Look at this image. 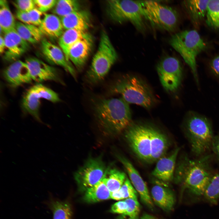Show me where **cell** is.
Returning <instances> with one entry per match:
<instances>
[{
    "label": "cell",
    "mask_w": 219,
    "mask_h": 219,
    "mask_svg": "<svg viewBox=\"0 0 219 219\" xmlns=\"http://www.w3.org/2000/svg\"><path fill=\"white\" fill-rule=\"evenodd\" d=\"M94 114L100 125L109 131L120 133L131 123L129 103L122 98L99 99L92 103Z\"/></svg>",
    "instance_id": "6da1fadb"
},
{
    "label": "cell",
    "mask_w": 219,
    "mask_h": 219,
    "mask_svg": "<svg viewBox=\"0 0 219 219\" xmlns=\"http://www.w3.org/2000/svg\"><path fill=\"white\" fill-rule=\"evenodd\" d=\"M212 157L207 155L196 159L185 158L179 167V176L184 189L196 196L203 195L214 173L210 165Z\"/></svg>",
    "instance_id": "7a4b0ae2"
},
{
    "label": "cell",
    "mask_w": 219,
    "mask_h": 219,
    "mask_svg": "<svg viewBox=\"0 0 219 219\" xmlns=\"http://www.w3.org/2000/svg\"><path fill=\"white\" fill-rule=\"evenodd\" d=\"M112 93L119 94L128 103L140 106L147 109L152 107L156 99L149 86L143 79L133 75L122 76L112 85Z\"/></svg>",
    "instance_id": "3957f363"
},
{
    "label": "cell",
    "mask_w": 219,
    "mask_h": 219,
    "mask_svg": "<svg viewBox=\"0 0 219 219\" xmlns=\"http://www.w3.org/2000/svg\"><path fill=\"white\" fill-rule=\"evenodd\" d=\"M185 129L194 155L197 157L202 156L212 149L215 136L211 124L207 119L191 113L186 121Z\"/></svg>",
    "instance_id": "277c9868"
},
{
    "label": "cell",
    "mask_w": 219,
    "mask_h": 219,
    "mask_svg": "<svg viewBox=\"0 0 219 219\" xmlns=\"http://www.w3.org/2000/svg\"><path fill=\"white\" fill-rule=\"evenodd\" d=\"M169 42L190 68L196 81L198 83L196 58L206 47L198 33L194 30L183 31L173 35Z\"/></svg>",
    "instance_id": "5b68a950"
},
{
    "label": "cell",
    "mask_w": 219,
    "mask_h": 219,
    "mask_svg": "<svg viewBox=\"0 0 219 219\" xmlns=\"http://www.w3.org/2000/svg\"><path fill=\"white\" fill-rule=\"evenodd\" d=\"M117 58L116 51L106 31H103L98 49L85 75L87 82L94 84L103 79Z\"/></svg>",
    "instance_id": "8992f818"
},
{
    "label": "cell",
    "mask_w": 219,
    "mask_h": 219,
    "mask_svg": "<svg viewBox=\"0 0 219 219\" xmlns=\"http://www.w3.org/2000/svg\"><path fill=\"white\" fill-rule=\"evenodd\" d=\"M106 11L109 18L121 23L130 22L138 31L145 29L141 1L110 0L106 2Z\"/></svg>",
    "instance_id": "52a82bcc"
},
{
    "label": "cell",
    "mask_w": 219,
    "mask_h": 219,
    "mask_svg": "<svg viewBox=\"0 0 219 219\" xmlns=\"http://www.w3.org/2000/svg\"><path fill=\"white\" fill-rule=\"evenodd\" d=\"M141 2L144 18L152 26L168 32L175 30L179 21L175 9L155 1L146 0Z\"/></svg>",
    "instance_id": "ba28073f"
},
{
    "label": "cell",
    "mask_w": 219,
    "mask_h": 219,
    "mask_svg": "<svg viewBox=\"0 0 219 219\" xmlns=\"http://www.w3.org/2000/svg\"><path fill=\"white\" fill-rule=\"evenodd\" d=\"M150 125L132 123L125 130V137L130 147L140 159L150 163Z\"/></svg>",
    "instance_id": "9c48e42d"
},
{
    "label": "cell",
    "mask_w": 219,
    "mask_h": 219,
    "mask_svg": "<svg viewBox=\"0 0 219 219\" xmlns=\"http://www.w3.org/2000/svg\"><path fill=\"white\" fill-rule=\"evenodd\" d=\"M41 99L53 103L60 101L57 93L40 83L30 88L25 93L22 101V107L24 111L40 122H41L39 109Z\"/></svg>",
    "instance_id": "30bf717a"
},
{
    "label": "cell",
    "mask_w": 219,
    "mask_h": 219,
    "mask_svg": "<svg viewBox=\"0 0 219 219\" xmlns=\"http://www.w3.org/2000/svg\"><path fill=\"white\" fill-rule=\"evenodd\" d=\"M156 70L162 85L166 91L173 92L178 89L182 81V70L177 58L171 56L164 57L157 64Z\"/></svg>",
    "instance_id": "8fae6325"
},
{
    "label": "cell",
    "mask_w": 219,
    "mask_h": 219,
    "mask_svg": "<svg viewBox=\"0 0 219 219\" xmlns=\"http://www.w3.org/2000/svg\"><path fill=\"white\" fill-rule=\"evenodd\" d=\"M106 170L100 158H90L75 173L74 177L80 189L85 191L103 178Z\"/></svg>",
    "instance_id": "7c38bea8"
},
{
    "label": "cell",
    "mask_w": 219,
    "mask_h": 219,
    "mask_svg": "<svg viewBox=\"0 0 219 219\" xmlns=\"http://www.w3.org/2000/svg\"><path fill=\"white\" fill-rule=\"evenodd\" d=\"M25 62L28 67L33 81L39 83L50 80L64 84L58 71L53 67L34 57L28 58Z\"/></svg>",
    "instance_id": "4fadbf2b"
},
{
    "label": "cell",
    "mask_w": 219,
    "mask_h": 219,
    "mask_svg": "<svg viewBox=\"0 0 219 219\" xmlns=\"http://www.w3.org/2000/svg\"><path fill=\"white\" fill-rule=\"evenodd\" d=\"M3 76L9 85L14 88L33 81L27 64L20 60L13 62L7 67L3 71Z\"/></svg>",
    "instance_id": "5bb4252c"
},
{
    "label": "cell",
    "mask_w": 219,
    "mask_h": 219,
    "mask_svg": "<svg viewBox=\"0 0 219 219\" xmlns=\"http://www.w3.org/2000/svg\"><path fill=\"white\" fill-rule=\"evenodd\" d=\"M117 157L126 169L131 182L142 201L149 208L153 209L154 205L147 187L138 171L126 158L120 155Z\"/></svg>",
    "instance_id": "9a60e30c"
},
{
    "label": "cell",
    "mask_w": 219,
    "mask_h": 219,
    "mask_svg": "<svg viewBox=\"0 0 219 219\" xmlns=\"http://www.w3.org/2000/svg\"><path fill=\"white\" fill-rule=\"evenodd\" d=\"M4 34L6 50L4 58L7 61L14 62L27 50L29 43L23 39L15 29Z\"/></svg>",
    "instance_id": "2e32d148"
},
{
    "label": "cell",
    "mask_w": 219,
    "mask_h": 219,
    "mask_svg": "<svg viewBox=\"0 0 219 219\" xmlns=\"http://www.w3.org/2000/svg\"><path fill=\"white\" fill-rule=\"evenodd\" d=\"M42 52L45 57L54 64L61 66L75 78L76 72L70 61L67 60L61 49L46 39L41 41Z\"/></svg>",
    "instance_id": "e0dca14e"
},
{
    "label": "cell",
    "mask_w": 219,
    "mask_h": 219,
    "mask_svg": "<svg viewBox=\"0 0 219 219\" xmlns=\"http://www.w3.org/2000/svg\"><path fill=\"white\" fill-rule=\"evenodd\" d=\"M180 148L175 149L169 155L163 157L157 161L152 175L158 180L169 182L173 178L175 164Z\"/></svg>",
    "instance_id": "ac0fdd59"
},
{
    "label": "cell",
    "mask_w": 219,
    "mask_h": 219,
    "mask_svg": "<svg viewBox=\"0 0 219 219\" xmlns=\"http://www.w3.org/2000/svg\"><path fill=\"white\" fill-rule=\"evenodd\" d=\"M91 35L77 42L70 49L68 54L69 60L79 69L85 64L90 53L92 46Z\"/></svg>",
    "instance_id": "d6986e66"
},
{
    "label": "cell",
    "mask_w": 219,
    "mask_h": 219,
    "mask_svg": "<svg viewBox=\"0 0 219 219\" xmlns=\"http://www.w3.org/2000/svg\"><path fill=\"white\" fill-rule=\"evenodd\" d=\"M64 29L87 32L91 26V19L87 11L79 10L61 18Z\"/></svg>",
    "instance_id": "ffe728a7"
},
{
    "label": "cell",
    "mask_w": 219,
    "mask_h": 219,
    "mask_svg": "<svg viewBox=\"0 0 219 219\" xmlns=\"http://www.w3.org/2000/svg\"><path fill=\"white\" fill-rule=\"evenodd\" d=\"M151 137L150 163L157 161L163 157L169 146L166 136L157 129L150 125Z\"/></svg>",
    "instance_id": "44dd1931"
},
{
    "label": "cell",
    "mask_w": 219,
    "mask_h": 219,
    "mask_svg": "<svg viewBox=\"0 0 219 219\" xmlns=\"http://www.w3.org/2000/svg\"><path fill=\"white\" fill-rule=\"evenodd\" d=\"M151 196L155 203L163 210L170 211L174 208L175 202L174 195L169 188L159 185L153 186Z\"/></svg>",
    "instance_id": "7402d4cb"
},
{
    "label": "cell",
    "mask_w": 219,
    "mask_h": 219,
    "mask_svg": "<svg viewBox=\"0 0 219 219\" xmlns=\"http://www.w3.org/2000/svg\"><path fill=\"white\" fill-rule=\"evenodd\" d=\"M90 35L87 32L75 29L66 30L64 32L59 38L58 43L67 61H69L68 54L71 47L78 41Z\"/></svg>",
    "instance_id": "603a6c76"
},
{
    "label": "cell",
    "mask_w": 219,
    "mask_h": 219,
    "mask_svg": "<svg viewBox=\"0 0 219 219\" xmlns=\"http://www.w3.org/2000/svg\"><path fill=\"white\" fill-rule=\"evenodd\" d=\"M110 199V192L107 186L105 177L86 190L83 197L84 200L88 203H96Z\"/></svg>",
    "instance_id": "cb8c5ba5"
},
{
    "label": "cell",
    "mask_w": 219,
    "mask_h": 219,
    "mask_svg": "<svg viewBox=\"0 0 219 219\" xmlns=\"http://www.w3.org/2000/svg\"><path fill=\"white\" fill-rule=\"evenodd\" d=\"M38 27L43 34L52 38H59L64 32L61 19L54 14H46Z\"/></svg>",
    "instance_id": "d4e9b609"
},
{
    "label": "cell",
    "mask_w": 219,
    "mask_h": 219,
    "mask_svg": "<svg viewBox=\"0 0 219 219\" xmlns=\"http://www.w3.org/2000/svg\"><path fill=\"white\" fill-rule=\"evenodd\" d=\"M46 204L53 213V219H72V209L68 202L61 200L50 195Z\"/></svg>",
    "instance_id": "484cf974"
},
{
    "label": "cell",
    "mask_w": 219,
    "mask_h": 219,
    "mask_svg": "<svg viewBox=\"0 0 219 219\" xmlns=\"http://www.w3.org/2000/svg\"><path fill=\"white\" fill-rule=\"evenodd\" d=\"M15 29L19 36L29 43H37L41 40L43 35L38 27L20 22H16Z\"/></svg>",
    "instance_id": "4316f807"
},
{
    "label": "cell",
    "mask_w": 219,
    "mask_h": 219,
    "mask_svg": "<svg viewBox=\"0 0 219 219\" xmlns=\"http://www.w3.org/2000/svg\"><path fill=\"white\" fill-rule=\"evenodd\" d=\"M209 0L185 1L184 4L192 19L199 21L206 15Z\"/></svg>",
    "instance_id": "83f0119b"
},
{
    "label": "cell",
    "mask_w": 219,
    "mask_h": 219,
    "mask_svg": "<svg viewBox=\"0 0 219 219\" xmlns=\"http://www.w3.org/2000/svg\"><path fill=\"white\" fill-rule=\"evenodd\" d=\"M16 23L7 1L5 0H0V32L2 30L5 33L15 30Z\"/></svg>",
    "instance_id": "f1b7e54d"
},
{
    "label": "cell",
    "mask_w": 219,
    "mask_h": 219,
    "mask_svg": "<svg viewBox=\"0 0 219 219\" xmlns=\"http://www.w3.org/2000/svg\"><path fill=\"white\" fill-rule=\"evenodd\" d=\"M105 177L110 193L119 190L127 178L124 172L116 168L106 169Z\"/></svg>",
    "instance_id": "f546056e"
},
{
    "label": "cell",
    "mask_w": 219,
    "mask_h": 219,
    "mask_svg": "<svg viewBox=\"0 0 219 219\" xmlns=\"http://www.w3.org/2000/svg\"><path fill=\"white\" fill-rule=\"evenodd\" d=\"M80 4L75 0H57L53 7V12L61 18L80 10Z\"/></svg>",
    "instance_id": "4dcf8cb0"
},
{
    "label": "cell",
    "mask_w": 219,
    "mask_h": 219,
    "mask_svg": "<svg viewBox=\"0 0 219 219\" xmlns=\"http://www.w3.org/2000/svg\"><path fill=\"white\" fill-rule=\"evenodd\" d=\"M203 195L210 203L216 204L219 200V173L214 172Z\"/></svg>",
    "instance_id": "1f68e13d"
},
{
    "label": "cell",
    "mask_w": 219,
    "mask_h": 219,
    "mask_svg": "<svg viewBox=\"0 0 219 219\" xmlns=\"http://www.w3.org/2000/svg\"><path fill=\"white\" fill-rule=\"evenodd\" d=\"M206 16L209 26L219 28V0H209Z\"/></svg>",
    "instance_id": "d6a6232c"
},
{
    "label": "cell",
    "mask_w": 219,
    "mask_h": 219,
    "mask_svg": "<svg viewBox=\"0 0 219 219\" xmlns=\"http://www.w3.org/2000/svg\"><path fill=\"white\" fill-rule=\"evenodd\" d=\"M119 190L123 199L130 198L137 200V192L127 177Z\"/></svg>",
    "instance_id": "836d02e7"
},
{
    "label": "cell",
    "mask_w": 219,
    "mask_h": 219,
    "mask_svg": "<svg viewBox=\"0 0 219 219\" xmlns=\"http://www.w3.org/2000/svg\"><path fill=\"white\" fill-rule=\"evenodd\" d=\"M124 200L128 205L127 209L124 215L129 216L130 218L137 217L140 211V205L137 200L128 198Z\"/></svg>",
    "instance_id": "e575fe53"
},
{
    "label": "cell",
    "mask_w": 219,
    "mask_h": 219,
    "mask_svg": "<svg viewBox=\"0 0 219 219\" xmlns=\"http://www.w3.org/2000/svg\"><path fill=\"white\" fill-rule=\"evenodd\" d=\"M31 24L39 27L41 24L46 14L35 8L28 12Z\"/></svg>",
    "instance_id": "d590c367"
},
{
    "label": "cell",
    "mask_w": 219,
    "mask_h": 219,
    "mask_svg": "<svg viewBox=\"0 0 219 219\" xmlns=\"http://www.w3.org/2000/svg\"><path fill=\"white\" fill-rule=\"evenodd\" d=\"M17 10L28 12L35 8L34 0H18L13 2Z\"/></svg>",
    "instance_id": "8d00e7d4"
},
{
    "label": "cell",
    "mask_w": 219,
    "mask_h": 219,
    "mask_svg": "<svg viewBox=\"0 0 219 219\" xmlns=\"http://www.w3.org/2000/svg\"><path fill=\"white\" fill-rule=\"evenodd\" d=\"M56 0H34L36 8L43 12L53 8L57 2Z\"/></svg>",
    "instance_id": "74e56055"
},
{
    "label": "cell",
    "mask_w": 219,
    "mask_h": 219,
    "mask_svg": "<svg viewBox=\"0 0 219 219\" xmlns=\"http://www.w3.org/2000/svg\"><path fill=\"white\" fill-rule=\"evenodd\" d=\"M128 208L127 203L124 200L119 201L111 206V211L114 213L122 214L124 215Z\"/></svg>",
    "instance_id": "f35d334b"
},
{
    "label": "cell",
    "mask_w": 219,
    "mask_h": 219,
    "mask_svg": "<svg viewBox=\"0 0 219 219\" xmlns=\"http://www.w3.org/2000/svg\"><path fill=\"white\" fill-rule=\"evenodd\" d=\"M16 15V17L20 22L26 24H32L28 12L17 10Z\"/></svg>",
    "instance_id": "ab89813d"
},
{
    "label": "cell",
    "mask_w": 219,
    "mask_h": 219,
    "mask_svg": "<svg viewBox=\"0 0 219 219\" xmlns=\"http://www.w3.org/2000/svg\"><path fill=\"white\" fill-rule=\"evenodd\" d=\"M211 149L219 161V135L214 137Z\"/></svg>",
    "instance_id": "60d3db41"
},
{
    "label": "cell",
    "mask_w": 219,
    "mask_h": 219,
    "mask_svg": "<svg viewBox=\"0 0 219 219\" xmlns=\"http://www.w3.org/2000/svg\"><path fill=\"white\" fill-rule=\"evenodd\" d=\"M211 66L214 72L216 75L219 76V55L213 59Z\"/></svg>",
    "instance_id": "b9f144b4"
},
{
    "label": "cell",
    "mask_w": 219,
    "mask_h": 219,
    "mask_svg": "<svg viewBox=\"0 0 219 219\" xmlns=\"http://www.w3.org/2000/svg\"><path fill=\"white\" fill-rule=\"evenodd\" d=\"M110 198L111 199L117 200L123 199L119 190L110 193Z\"/></svg>",
    "instance_id": "7bdbcfd3"
},
{
    "label": "cell",
    "mask_w": 219,
    "mask_h": 219,
    "mask_svg": "<svg viewBox=\"0 0 219 219\" xmlns=\"http://www.w3.org/2000/svg\"><path fill=\"white\" fill-rule=\"evenodd\" d=\"M5 48V41L4 37L0 36V52L1 54L4 53Z\"/></svg>",
    "instance_id": "ee69618b"
},
{
    "label": "cell",
    "mask_w": 219,
    "mask_h": 219,
    "mask_svg": "<svg viewBox=\"0 0 219 219\" xmlns=\"http://www.w3.org/2000/svg\"><path fill=\"white\" fill-rule=\"evenodd\" d=\"M141 219H156L152 216L147 214H143L141 218Z\"/></svg>",
    "instance_id": "f6af8a7d"
},
{
    "label": "cell",
    "mask_w": 219,
    "mask_h": 219,
    "mask_svg": "<svg viewBox=\"0 0 219 219\" xmlns=\"http://www.w3.org/2000/svg\"><path fill=\"white\" fill-rule=\"evenodd\" d=\"M129 219H138V218L137 217H136L135 218H130Z\"/></svg>",
    "instance_id": "bcb514c9"
}]
</instances>
